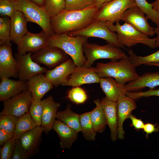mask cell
I'll use <instances>...</instances> for the list:
<instances>
[{"label":"cell","instance_id":"8992f818","mask_svg":"<svg viewBox=\"0 0 159 159\" xmlns=\"http://www.w3.org/2000/svg\"><path fill=\"white\" fill-rule=\"evenodd\" d=\"M83 50L86 58L83 67L86 68L91 67L97 59H109L112 61H115L128 57L120 48L109 43L100 45L87 41L84 44Z\"/></svg>","mask_w":159,"mask_h":159},{"label":"cell","instance_id":"603a6c76","mask_svg":"<svg viewBox=\"0 0 159 159\" xmlns=\"http://www.w3.org/2000/svg\"><path fill=\"white\" fill-rule=\"evenodd\" d=\"M159 86V72H146L124 85L127 92H134L145 87L153 89Z\"/></svg>","mask_w":159,"mask_h":159},{"label":"cell","instance_id":"d4e9b609","mask_svg":"<svg viewBox=\"0 0 159 159\" xmlns=\"http://www.w3.org/2000/svg\"><path fill=\"white\" fill-rule=\"evenodd\" d=\"M99 83L106 98L111 101L117 102L120 97L126 95L127 92L124 85L118 83L111 77L100 78Z\"/></svg>","mask_w":159,"mask_h":159},{"label":"cell","instance_id":"8fae6325","mask_svg":"<svg viewBox=\"0 0 159 159\" xmlns=\"http://www.w3.org/2000/svg\"><path fill=\"white\" fill-rule=\"evenodd\" d=\"M30 52L23 55L17 53L14 54L17 63L19 80L26 82L36 75L45 73L48 70L44 67L34 62L32 59Z\"/></svg>","mask_w":159,"mask_h":159},{"label":"cell","instance_id":"4dcf8cb0","mask_svg":"<svg viewBox=\"0 0 159 159\" xmlns=\"http://www.w3.org/2000/svg\"><path fill=\"white\" fill-rule=\"evenodd\" d=\"M128 54L129 59L136 67L143 64L159 63V49L152 54L145 56L137 55L132 49L129 50Z\"/></svg>","mask_w":159,"mask_h":159},{"label":"cell","instance_id":"4fadbf2b","mask_svg":"<svg viewBox=\"0 0 159 159\" xmlns=\"http://www.w3.org/2000/svg\"><path fill=\"white\" fill-rule=\"evenodd\" d=\"M49 38L43 30L37 34L28 31L17 46V53L22 55L26 52H36L48 45Z\"/></svg>","mask_w":159,"mask_h":159},{"label":"cell","instance_id":"e0dca14e","mask_svg":"<svg viewBox=\"0 0 159 159\" xmlns=\"http://www.w3.org/2000/svg\"><path fill=\"white\" fill-rule=\"evenodd\" d=\"M117 104L118 138L119 139H122L124 138L125 132L123 127L124 122L128 118L132 110L136 108L137 106L135 100L126 95L120 97L117 102Z\"/></svg>","mask_w":159,"mask_h":159},{"label":"cell","instance_id":"ee69618b","mask_svg":"<svg viewBox=\"0 0 159 159\" xmlns=\"http://www.w3.org/2000/svg\"><path fill=\"white\" fill-rule=\"evenodd\" d=\"M13 137V134L0 129V145H3L5 143Z\"/></svg>","mask_w":159,"mask_h":159},{"label":"cell","instance_id":"836d02e7","mask_svg":"<svg viewBox=\"0 0 159 159\" xmlns=\"http://www.w3.org/2000/svg\"><path fill=\"white\" fill-rule=\"evenodd\" d=\"M137 6L146 15L148 19L157 24L159 22V13L154 10L152 3L150 4L146 0H135Z\"/></svg>","mask_w":159,"mask_h":159},{"label":"cell","instance_id":"1f68e13d","mask_svg":"<svg viewBox=\"0 0 159 159\" xmlns=\"http://www.w3.org/2000/svg\"><path fill=\"white\" fill-rule=\"evenodd\" d=\"M7 16L0 17V46L10 44V19Z\"/></svg>","mask_w":159,"mask_h":159},{"label":"cell","instance_id":"2e32d148","mask_svg":"<svg viewBox=\"0 0 159 159\" xmlns=\"http://www.w3.org/2000/svg\"><path fill=\"white\" fill-rule=\"evenodd\" d=\"M76 67L72 59L69 58L52 69L48 70L45 76L57 87L67 81Z\"/></svg>","mask_w":159,"mask_h":159},{"label":"cell","instance_id":"9c48e42d","mask_svg":"<svg viewBox=\"0 0 159 159\" xmlns=\"http://www.w3.org/2000/svg\"><path fill=\"white\" fill-rule=\"evenodd\" d=\"M32 97L27 89L3 101L4 108L0 115H10L20 117L29 111Z\"/></svg>","mask_w":159,"mask_h":159},{"label":"cell","instance_id":"681fc988","mask_svg":"<svg viewBox=\"0 0 159 159\" xmlns=\"http://www.w3.org/2000/svg\"><path fill=\"white\" fill-rule=\"evenodd\" d=\"M38 6L43 7L44 0H29Z\"/></svg>","mask_w":159,"mask_h":159},{"label":"cell","instance_id":"ffe728a7","mask_svg":"<svg viewBox=\"0 0 159 159\" xmlns=\"http://www.w3.org/2000/svg\"><path fill=\"white\" fill-rule=\"evenodd\" d=\"M10 19L11 41L17 46L20 44L23 37L28 31L27 29V21L24 14L16 10L10 17Z\"/></svg>","mask_w":159,"mask_h":159},{"label":"cell","instance_id":"ac0fdd59","mask_svg":"<svg viewBox=\"0 0 159 159\" xmlns=\"http://www.w3.org/2000/svg\"><path fill=\"white\" fill-rule=\"evenodd\" d=\"M42 114L41 126L44 128V131L47 135L52 129L60 104L55 101L53 97L50 96L42 100Z\"/></svg>","mask_w":159,"mask_h":159},{"label":"cell","instance_id":"6da1fadb","mask_svg":"<svg viewBox=\"0 0 159 159\" xmlns=\"http://www.w3.org/2000/svg\"><path fill=\"white\" fill-rule=\"evenodd\" d=\"M99 8L94 4L83 9L64 10L50 18V24L54 32L61 34L80 30L94 21Z\"/></svg>","mask_w":159,"mask_h":159},{"label":"cell","instance_id":"9a60e30c","mask_svg":"<svg viewBox=\"0 0 159 159\" xmlns=\"http://www.w3.org/2000/svg\"><path fill=\"white\" fill-rule=\"evenodd\" d=\"M100 77L96 73L95 68L77 67L67 82L63 86L79 87L86 84L100 82Z\"/></svg>","mask_w":159,"mask_h":159},{"label":"cell","instance_id":"c3c4849f","mask_svg":"<svg viewBox=\"0 0 159 159\" xmlns=\"http://www.w3.org/2000/svg\"><path fill=\"white\" fill-rule=\"evenodd\" d=\"M152 4L153 9L159 13V0H156Z\"/></svg>","mask_w":159,"mask_h":159},{"label":"cell","instance_id":"3957f363","mask_svg":"<svg viewBox=\"0 0 159 159\" xmlns=\"http://www.w3.org/2000/svg\"><path fill=\"white\" fill-rule=\"evenodd\" d=\"M88 38L80 35L71 36L67 33L55 34L49 38L48 46L61 49L71 57L77 67H82L86 61L83 47Z\"/></svg>","mask_w":159,"mask_h":159},{"label":"cell","instance_id":"5bb4252c","mask_svg":"<svg viewBox=\"0 0 159 159\" xmlns=\"http://www.w3.org/2000/svg\"><path fill=\"white\" fill-rule=\"evenodd\" d=\"M0 77H19L17 62L12 55L11 44L0 46Z\"/></svg>","mask_w":159,"mask_h":159},{"label":"cell","instance_id":"f5cc1de1","mask_svg":"<svg viewBox=\"0 0 159 159\" xmlns=\"http://www.w3.org/2000/svg\"><path fill=\"white\" fill-rule=\"evenodd\" d=\"M94 0V1L95 0Z\"/></svg>","mask_w":159,"mask_h":159},{"label":"cell","instance_id":"484cf974","mask_svg":"<svg viewBox=\"0 0 159 159\" xmlns=\"http://www.w3.org/2000/svg\"><path fill=\"white\" fill-rule=\"evenodd\" d=\"M52 129L60 139V147L62 149H70L73 143L77 140V133L60 120H55Z\"/></svg>","mask_w":159,"mask_h":159},{"label":"cell","instance_id":"f907efd6","mask_svg":"<svg viewBox=\"0 0 159 159\" xmlns=\"http://www.w3.org/2000/svg\"><path fill=\"white\" fill-rule=\"evenodd\" d=\"M145 65L149 66H155L159 67V63H149L146 64Z\"/></svg>","mask_w":159,"mask_h":159},{"label":"cell","instance_id":"7a4b0ae2","mask_svg":"<svg viewBox=\"0 0 159 159\" xmlns=\"http://www.w3.org/2000/svg\"><path fill=\"white\" fill-rule=\"evenodd\" d=\"M135 68L128 57L119 61L98 63L95 69L100 78L111 77L118 83L124 85L137 79L139 76Z\"/></svg>","mask_w":159,"mask_h":159},{"label":"cell","instance_id":"8d00e7d4","mask_svg":"<svg viewBox=\"0 0 159 159\" xmlns=\"http://www.w3.org/2000/svg\"><path fill=\"white\" fill-rule=\"evenodd\" d=\"M18 118L10 115H0V129L13 134Z\"/></svg>","mask_w":159,"mask_h":159},{"label":"cell","instance_id":"5b68a950","mask_svg":"<svg viewBox=\"0 0 159 159\" xmlns=\"http://www.w3.org/2000/svg\"><path fill=\"white\" fill-rule=\"evenodd\" d=\"M15 10L22 12L28 21L39 25L49 38L55 33L50 24V17L43 7L29 0H15L13 1Z\"/></svg>","mask_w":159,"mask_h":159},{"label":"cell","instance_id":"60d3db41","mask_svg":"<svg viewBox=\"0 0 159 159\" xmlns=\"http://www.w3.org/2000/svg\"><path fill=\"white\" fill-rule=\"evenodd\" d=\"M126 95L135 100L144 97L152 96L159 97V89H150L144 92H127Z\"/></svg>","mask_w":159,"mask_h":159},{"label":"cell","instance_id":"cb8c5ba5","mask_svg":"<svg viewBox=\"0 0 159 159\" xmlns=\"http://www.w3.org/2000/svg\"><path fill=\"white\" fill-rule=\"evenodd\" d=\"M0 101H4L27 89L26 82L6 77L1 78Z\"/></svg>","mask_w":159,"mask_h":159},{"label":"cell","instance_id":"bcb514c9","mask_svg":"<svg viewBox=\"0 0 159 159\" xmlns=\"http://www.w3.org/2000/svg\"><path fill=\"white\" fill-rule=\"evenodd\" d=\"M112 0H95L94 1L95 4L99 9L103 3Z\"/></svg>","mask_w":159,"mask_h":159},{"label":"cell","instance_id":"f546056e","mask_svg":"<svg viewBox=\"0 0 159 159\" xmlns=\"http://www.w3.org/2000/svg\"><path fill=\"white\" fill-rule=\"evenodd\" d=\"M81 132L85 138L87 140H95L96 132L94 129L90 117V112L80 115Z\"/></svg>","mask_w":159,"mask_h":159},{"label":"cell","instance_id":"ab89813d","mask_svg":"<svg viewBox=\"0 0 159 159\" xmlns=\"http://www.w3.org/2000/svg\"><path fill=\"white\" fill-rule=\"evenodd\" d=\"M15 11L13 1L9 0H0V14L1 16L10 17Z\"/></svg>","mask_w":159,"mask_h":159},{"label":"cell","instance_id":"277c9868","mask_svg":"<svg viewBox=\"0 0 159 159\" xmlns=\"http://www.w3.org/2000/svg\"><path fill=\"white\" fill-rule=\"evenodd\" d=\"M113 32H116L119 43L122 46L130 47L138 44L146 45L154 49L156 38L150 39L148 35L138 31L127 23L120 25L119 22L115 25L110 23H105Z\"/></svg>","mask_w":159,"mask_h":159},{"label":"cell","instance_id":"f35d334b","mask_svg":"<svg viewBox=\"0 0 159 159\" xmlns=\"http://www.w3.org/2000/svg\"><path fill=\"white\" fill-rule=\"evenodd\" d=\"M15 143L16 139L13 137L2 145L0 150L1 159H12Z\"/></svg>","mask_w":159,"mask_h":159},{"label":"cell","instance_id":"52a82bcc","mask_svg":"<svg viewBox=\"0 0 159 159\" xmlns=\"http://www.w3.org/2000/svg\"><path fill=\"white\" fill-rule=\"evenodd\" d=\"M137 6L135 0H113L103 3L96 14L94 21L114 24L119 22L129 8Z\"/></svg>","mask_w":159,"mask_h":159},{"label":"cell","instance_id":"7bdbcfd3","mask_svg":"<svg viewBox=\"0 0 159 159\" xmlns=\"http://www.w3.org/2000/svg\"><path fill=\"white\" fill-rule=\"evenodd\" d=\"M156 125L151 123H148L145 124L143 127V131L146 133V137L149 134L159 131V126L156 127Z\"/></svg>","mask_w":159,"mask_h":159},{"label":"cell","instance_id":"d6986e66","mask_svg":"<svg viewBox=\"0 0 159 159\" xmlns=\"http://www.w3.org/2000/svg\"><path fill=\"white\" fill-rule=\"evenodd\" d=\"M44 130V128L41 126H37L22 134L19 138L22 145L30 157L38 152Z\"/></svg>","mask_w":159,"mask_h":159},{"label":"cell","instance_id":"7402d4cb","mask_svg":"<svg viewBox=\"0 0 159 159\" xmlns=\"http://www.w3.org/2000/svg\"><path fill=\"white\" fill-rule=\"evenodd\" d=\"M101 102L107 124L110 130L111 139L112 141H115L118 137L117 102L109 100L105 97L102 98Z\"/></svg>","mask_w":159,"mask_h":159},{"label":"cell","instance_id":"74e56055","mask_svg":"<svg viewBox=\"0 0 159 159\" xmlns=\"http://www.w3.org/2000/svg\"><path fill=\"white\" fill-rule=\"evenodd\" d=\"M95 4L93 0H66V10H80L84 9Z\"/></svg>","mask_w":159,"mask_h":159},{"label":"cell","instance_id":"b9f144b4","mask_svg":"<svg viewBox=\"0 0 159 159\" xmlns=\"http://www.w3.org/2000/svg\"><path fill=\"white\" fill-rule=\"evenodd\" d=\"M30 157L22 145L19 139H16L12 159H27Z\"/></svg>","mask_w":159,"mask_h":159},{"label":"cell","instance_id":"83f0119b","mask_svg":"<svg viewBox=\"0 0 159 159\" xmlns=\"http://www.w3.org/2000/svg\"><path fill=\"white\" fill-rule=\"evenodd\" d=\"M95 107L90 111V117L94 130L96 132H102L107 124L105 113L101 100L97 99L94 101Z\"/></svg>","mask_w":159,"mask_h":159},{"label":"cell","instance_id":"30bf717a","mask_svg":"<svg viewBox=\"0 0 159 159\" xmlns=\"http://www.w3.org/2000/svg\"><path fill=\"white\" fill-rule=\"evenodd\" d=\"M68 56L58 47L47 46L32 53L31 57L36 63L43 64L50 69L67 60L69 59Z\"/></svg>","mask_w":159,"mask_h":159},{"label":"cell","instance_id":"4316f807","mask_svg":"<svg viewBox=\"0 0 159 159\" xmlns=\"http://www.w3.org/2000/svg\"><path fill=\"white\" fill-rule=\"evenodd\" d=\"M56 118L73 129L77 133L81 131L80 115L72 111L70 105H67L64 110L58 111Z\"/></svg>","mask_w":159,"mask_h":159},{"label":"cell","instance_id":"7dc6e473","mask_svg":"<svg viewBox=\"0 0 159 159\" xmlns=\"http://www.w3.org/2000/svg\"><path fill=\"white\" fill-rule=\"evenodd\" d=\"M155 34H157V36L156 38V40L155 43V48L159 47V29L157 27L155 29Z\"/></svg>","mask_w":159,"mask_h":159},{"label":"cell","instance_id":"ba28073f","mask_svg":"<svg viewBox=\"0 0 159 159\" xmlns=\"http://www.w3.org/2000/svg\"><path fill=\"white\" fill-rule=\"evenodd\" d=\"M69 36H75L80 35L88 38L94 37L105 40L108 43L120 48L125 49V47L119 42L117 34L111 30L105 23L100 21H94L88 26L77 31L67 33Z\"/></svg>","mask_w":159,"mask_h":159},{"label":"cell","instance_id":"816d5d0a","mask_svg":"<svg viewBox=\"0 0 159 159\" xmlns=\"http://www.w3.org/2000/svg\"><path fill=\"white\" fill-rule=\"evenodd\" d=\"M11 1H15V0H9Z\"/></svg>","mask_w":159,"mask_h":159},{"label":"cell","instance_id":"d590c367","mask_svg":"<svg viewBox=\"0 0 159 159\" xmlns=\"http://www.w3.org/2000/svg\"><path fill=\"white\" fill-rule=\"evenodd\" d=\"M67 97L74 103L81 104L86 101L87 95L84 89L77 87H73L68 92Z\"/></svg>","mask_w":159,"mask_h":159},{"label":"cell","instance_id":"f6af8a7d","mask_svg":"<svg viewBox=\"0 0 159 159\" xmlns=\"http://www.w3.org/2000/svg\"><path fill=\"white\" fill-rule=\"evenodd\" d=\"M128 118L131 120L132 125L136 129L139 130L143 128L145 124L141 120L136 118L132 114L129 115Z\"/></svg>","mask_w":159,"mask_h":159},{"label":"cell","instance_id":"e575fe53","mask_svg":"<svg viewBox=\"0 0 159 159\" xmlns=\"http://www.w3.org/2000/svg\"><path fill=\"white\" fill-rule=\"evenodd\" d=\"M29 112L37 126H41L42 114V100L32 98Z\"/></svg>","mask_w":159,"mask_h":159},{"label":"cell","instance_id":"f1b7e54d","mask_svg":"<svg viewBox=\"0 0 159 159\" xmlns=\"http://www.w3.org/2000/svg\"><path fill=\"white\" fill-rule=\"evenodd\" d=\"M37 124L29 111L18 118L13 133V137L19 139L24 133L30 130L37 126Z\"/></svg>","mask_w":159,"mask_h":159},{"label":"cell","instance_id":"7c38bea8","mask_svg":"<svg viewBox=\"0 0 159 159\" xmlns=\"http://www.w3.org/2000/svg\"><path fill=\"white\" fill-rule=\"evenodd\" d=\"M145 14L138 7L134 6L125 11L120 21L127 23L149 36H153L155 34V29L150 26Z\"/></svg>","mask_w":159,"mask_h":159},{"label":"cell","instance_id":"44dd1931","mask_svg":"<svg viewBox=\"0 0 159 159\" xmlns=\"http://www.w3.org/2000/svg\"><path fill=\"white\" fill-rule=\"evenodd\" d=\"M27 90L32 98L42 99L47 93L53 88V85L43 73L36 75L26 82Z\"/></svg>","mask_w":159,"mask_h":159},{"label":"cell","instance_id":"d6a6232c","mask_svg":"<svg viewBox=\"0 0 159 159\" xmlns=\"http://www.w3.org/2000/svg\"><path fill=\"white\" fill-rule=\"evenodd\" d=\"M66 0H44L43 7L50 18L64 10Z\"/></svg>","mask_w":159,"mask_h":159}]
</instances>
